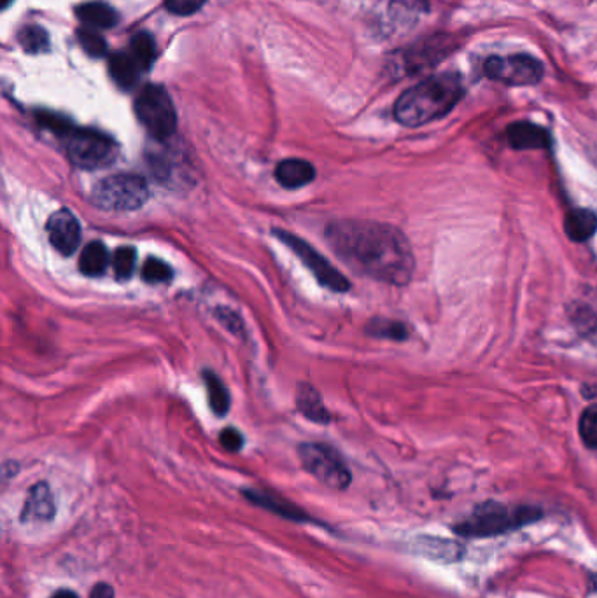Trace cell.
<instances>
[{"instance_id":"1","label":"cell","mask_w":597,"mask_h":598,"mask_svg":"<svg viewBox=\"0 0 597 598\" xmlns=\"http://www.w3.org/2000/svg\"><path fill=\"white\" fill-rule=\"evenodd\" d=\"M326 242L359 275L391 286H405L414 275L410 244L393 226L352 219L335 221L326 228Z\"/></svg>"},{"instance_id":"2","label":"cell","mask_w":597,"mask_h":598,"mask_svg":"<svg viewBox=\"0 0 597 598\" xmlns=\"http://www.w3.org/2000/svg\"><path fill=\"white\" fill-rule=\"evenodd\" d=\"M463 97L461 77L452 72L436 74L401 93L394 104V118L410 128L428 125L447 116Z\"/></svg>"},{"instance_id":"3","label":"cell","mask_w":597,"mask_h":598,"mask_svg":"<svg viewBox=\"0 0 597 598\" xmlns=\"http://www.w3.org/2000/svg\"><path fill=\"white\" fill-rule=\"evenodd\" d=\"M538 518H541L538 508L512 509L498 502H485L471 513L470 518L457 523L454 530L464 537H491L529 525Z\"/></svg>"},{"instance_id":"4","label":"cell","mask_w":597,"mask_h":598,"mask_svg":"<svg viewBox=\"0 0 597 598\" xmlns=\"http://www.w3.org/2000/svg\"><path fill=\"white\" fill-rule=\"evenodd\" d=\"M148 182L141 175L118 174L106 177L93 188L92 200L109 212H132L148 202Z\"/></svg>"},{"instance_id":"5","label":"cell","mask_w":597,"mask_h":598,"mask_svg":"<svg viewBox=\"0 0 597 598\" xmlns=\"http://www.w3.org/2000/svg\"><path fill=\"white\" fill-rule=\"evenodd\" d=\"M62 139L72 163L85 170L109 167L118 156L116 142L97 130L71 126Z\"/></svg>"},{"instance_id":"6","label":"cell","mask_w":597,"mask_h":598,"mask_svg":"<svg viewBox=\"0 0 597 598\" xmlns=\"http://www.w3.org/2000/svg\"><path fill=\"white\" fill-rule=\"evenodd\" d=\"M135 114L151 137L158 140L170 139L177 128V114L174 102L167 90L158 84L142 88L135 100Z\"/></svg>"},{"instance_id":"7","label":"cell","mask_w":597,"mask_h":598,"mask_svg":"<svg viewBox=\"0 0 597 598\" xmlns=\"http://www.w3.org/2000/svg\"><path fill=\"white\" fill-rule=\"evenodd\" d=\"M302 466L317 481L333 490H345L351 485L352 476L344 459L330 446L321 443H305L298 450Z\"/></svg>"},{"instance_id":"8","label":"cell","mask_w":597,"mask_h":598,"mask_svg":"<svg viewBox=\"0 0 597 598\" xmlns=\"http://www.w3.org/2000/svg\"><path fill=\"white\" fill-rule=\"evenodd\" d=\"M484 74L498 83L510 86H534L545 76L543 63L534 56L519 55L489 56L484 62Z\"/></svg>"},{"instance_id":"9","label":"cell","mask_w":597,"mask_h":598,"mask_svg":"<svg viewBox=\"0 0 597 598\" xmlns=\"http://www.w3.org/2000/svg\"><path fill=\"white\" fill-rule=\"evenodd\" d=\"M275 237L281 240L282 244L288 247L289 251L295 252L303 265L309 268L310 273L316 277L321 286L328 287L335 293H345L351 289L349 280L345 279L342 273L338 272L335 266L331 265L328 259H324L312 245L303 242L302 238L296 237L293 233L284 230H275Z\"/></svg>"},{"instance_id":"10","label":"cell","mask_w":597,"mask_h":598,"mask_svg":"<svg viewBox=\"0 0 597 598\" xmlns=\"http://www.w3.org/2000/svg\"><path fill=\"white\" fill-rule=\"evenodd\" d=\"M48 237L62 256H71L81 244V226L71 210H58L48 221Z\"/></svg>"},{"instance_id":"11","label":"cell","mask_w":597,"mask_h":598,"mask_svg":"<svg viewBox=\"0 0 597 598\" xmlns=\"http://www.w3.org/2000/svg\"><path fill=\"white\" fill-rule=\"evenodd\" d=\"M57 504L48 483H36L30 488L29 497L22 509V522L29 525H43L55 520Z\"/></svg>"},{"instance_id":"12","label":"cell","mask_w":597,"mask_h":598,"mask_svg":"<svg viewBox=\"0 0 597 598\" xmlns=\"http://www.w3.org/2000/svg\"><path fill=\"white\" fill-rule=\"evenodd\" d=\"M506 139L513 149H547L550 146V135L545 128L529 123V121H517L508 126Z\"/></svg>"},{"instance_id":"13","label":"cell","mask_w":597,"mask_h":598,"mask_svg":"<svg viewBox=\"0 0 597 598\" xmlns=\"http://www.w3.org/2000/svg\"><path fill=\"white\" fill-rule=\"evenodd\" d=\"M316 170L309 161L284 160L275 168V179L286 189H298L314 181Z\"/></svg>"},{"instance_id":"14","label":"cell","mask_w":597,"mask_h":598,"mask_svg":"<svg viewBox=\"0 0 597 598\" xmlns=\"http://www.w3.org/2000/svg\"><path fill=\"white\" fill-rule=\"evenodd\" d=\"M244 495L256 506L267 509L270 513H275V515L282 516V518H288L293 522H309L310 520L309 515L303 513L302 509L296 508V506L289 504L281 497H275V495L260 492V490H247Z\"/></svg>"},{"instance_id":"15","label":"cell","mask_w":597,"mask_h":598,"mask_svg":"<svg viewBox=\"0 0 597 598\" xmlns=\"http://www.w3.org/2000/svg\"><path fill=\"white\" fill-rule=\"evenodd\" d=\"M564 231H566L569 240L585 242V240H589V238L596 235L597 216L592 210H571L564 219Z\"/></svg>"},{"instance_id":"16","label":"cell","mask_w":597,"mask_h":598,"mask_svg":"<svg viewBox=\"0 0 597 598\" xmlns=\"http://www.w3.org/2000/svg\"><path fill=\"white\" fill-rule=\"evenodd\" d=\"M76 14L79 20L85 25L93 28H111L118 25L120 16L113 7L107 6L104 2H86L76 7Z\"/></svg>"},{"instance_id":"17","label":"cell","mask_w":597,"mask_h":598,"mask_svg":"<svg viewBox=\"0 0 597 598\" xmlns=\"http://www.w3.org/2000/svg\"><path fill=\"white\" fill-rule=\"evenodd\" d=\"M109 70H111V76L120 88L130 90L139 81V74H141L142 69L139 67V63L135 62L134 56L120 51L111 58Z\"/></svg>"},{"instance_id":"18","label":"cell","mask_w":597,"mask_h":598,"mask_svg":"<svg viewBox=\"0 0 597 598\" xmlns=\"http://www.w3.org/2000/svg\"><path fill=\"white\" fill-rule=\"evenodd\" d=\"M109 266V251L102 242H90L86 245L85 251L79 258V270L85 273L86 277H99Z\"/></svg>"},{"instance_id":"19","label":"cell","mask_w":597,"mask_h":598,"mask_svg":"<svg viewBox=\"0 0 597 598\" xmlns=\"http://www.w3.org/2000/svg\"><path fill=\"white\" fill-rule=\"evenodd\" d=\"M298 410L302 411L303 415L312 422H317V424H328L330 422V413L324 408L321 397L309 385H303L298 390Z\"/></svg>"},{"instance_id":"20","label":"cell","mask_w":597,"mask_h":598,"mask_svg":"<svg viewBox=\"0 0 597 598\" xmlns=\"http://www.w3.org/2000/svg\"><path fill=\"white\" fill-rule=\"evenodd\" d=\"M204 378L205 385H207V392H209V404H211L212 411L218 417H225L228 410H230V394H228L225 383L221 382V378L211 373V371H207Z\"/></svg>"},{"instance_id":"21","label":"cell","mask_w":597,"mask_h":598,"mask_svg":"<svg viewBox=\"0 0 597 598\" xmlns=\"http://www.w3.org/2000/svg\"><path fill=\"white\" fill-rule=\"evenodd\" d=\"M130 55L134 56L142 70H148L156 58L155 39L148 32L135 34L130 42Z\"/></svg>"},{"instance_id":"22","label":"cell","mask_w":597,"mask_h":598,"mask_svg":"<svg viewBox=\"0 0 597 598\" xmlns=\"http://www.w3.org/2000/svg\"><path fill=\"white\" fill-rule=\"evenodd\" d=\"M18 41L27 53H41L50 46V37L46 34V30L36 25L22 28L18 34Z\"/></svg>"},{"instance_id":"23","label":"cell","mask_w":597,"mask_h":598,"mask_svg":"<svg viewBox=\"0 0 597 598\" xmlns=\"http://www.w3.org/2000/svg\"><path fill=\"white\" fill-rule=\"evenodd\" d=\"M137 252L134 247H120L113 254V268L116 277L120 280H127L134 273Z\"/></svg>"},{"instance_id":"24","label":"cell","mask_w":597,"mask_h":598,"mask_svg":"<svg viewBox=\"0 0 597 598\" xmlns=\"http://www.w3.org/2000/svg\"><path fill=\"white\" fill-rule=\"evenodd\" d=\"M142 277L149 284H165L172 279V270L162 259L148 258L142 265Z\"/></svg>"},{"instance_id":"25","label":"cell","mask_w":597,"mask_h":598,"mask_svg":"<svg viewBox=\"0 0 597 598\" xmlns=\"http://www.w3.org/2000/svg\"><path fill=\"white\" fill-rule=\"evenodd\" d=\"M580 436L585 445L597 450V404H592L583 411L580 418Z\"/></svg>"},{"instance_id":"26","label":"cell","mask_w":597,"mask_h":598,"mask_svg":"<svg viewBox=\"0 0 597 598\" xmlns=\"http://www.w3.org/2000/svg\"><path fill=\"white\" fill-rule=\"evenodd\" d=\"M78 39L81 48L90 56H104L107 53V44L104 37L92 28H79Z\"/></svg>"},{"instance_id":"27","label":"cell","mask_w":597,"mask_h":598,"mask_svg":"<svg viewBox=\"0 0 597 598\" xmlns=\"http://www.w3.org/2000/svg\"><path fill=\"white\" fill-rule=\"evenodd\" d=\"M373 336L380 338H393V340H405L407 338V329L403 324L391 322V320H375L368 329Z\"/></svg>"},{"instance_id":"28","label":"cell","mask_w":597,"mask_h":598,"mask_svg":"<svg viewBox=\"0 0 597 598\" xmlns=\"http://www.w3.org/2000/svg\"><path fill=\"white\" fill-rule=\"evenodd\" d=\"M207 0H165V7L170 13L179 14V16H190L197 13L198 9L204 7Z\"/></svg>"},{"instance_id":"29","label":"cell","mask_w":597,"mask_h":598,"mask_svg":"<svg viewBox=\"0 0 597 598\" xmlns=\"http://www.w3.org/2000/svg\"><path fill=\"white\" fill-rule=\"evenodd\" d=\"M221 445L225 446L228 452H239L242 445H244V438L237 429H225L221 432Z\"/></svg>"},{"instance_id":"30","label":"cell","mask_w":597,"mask_h":598,"mask_svg":"<svg viewBox=\"0 0 597 598\" xmlns=\"http://www.w3.org/2000/svg\"><path fill=\"white\" fill-rule=\"evenodd\" d=\"M88 598H116V593H114L113 586L107 585V583H97L93 586L92 593Z\"/></svg>"},{"instance_id":"31","label":"cell","mask_w":597,"mask_h":598,"mask_svg":"<svg viewBox=\"0 0 597 598\" xmlns=\"http://www.w3.org/2000/svg\"><path fill=\"white\" fill-rule=\"evenodd\" d=\"M51 598H79L78 593L72 592V590H58L55 595Z\"/></svg>"}]
</instances>
